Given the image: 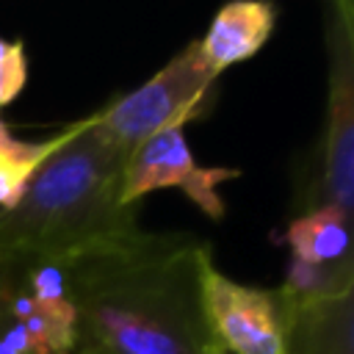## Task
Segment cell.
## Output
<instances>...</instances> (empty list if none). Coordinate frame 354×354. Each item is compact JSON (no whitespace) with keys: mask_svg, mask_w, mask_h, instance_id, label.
Segmentation results:
<instances>
[{"mask_svg":"<svg viewBox=\"0 0 354 354\" xmlns=\"http://www.w3.org/2000/svg\"><path fill=\"white\" fill-rule=\"evenodd\" d=\"M210 243L185 232L133 241L69 263L75 354H205L218 346L202 307Z\"/></svg>","mask_w":354,"mask_h":354,"instance_id":"1","label":"cell"},{"mask_svg":"<svg viewBox=\"0 0 354 354\" xmlns=\"http://www.w3.org/2000/svg\"><path fill=\"white\" fill-rule=\"evenodd\" d=\"M124 155L97 130V111L72 122L11 210H0V260L75 263L133 241L138 205L122 202Z\"/></svg>","mask_w":354,"mask_h":354,"instance_id":"2","label":"cell"},{"mask_svg":"<svg viewBox=\"0 0 354 354\" xmlns=\"http://www.w3.org/2000/svg\"><path fill=\"white\" fill-rule=\"evenodd\" d=\"M216 77L199 53V41H191L147 83L100 108L97 130L127 158L144 138L199 119Z\"/></svg>","mask_w":354,"mask_h":354,"instance_id":"3","label":"cell"},{"mask_svg":"<svg viewBox=\"0 0 354 354\" xmlns=\"http://www.w3.org/2000/svg\"><path fill=\"white\" fill-rule=\"evenodd\" d=\"M351 3L329 6V102L321 138V174L315 205L354 207V22ZM313 205V207H315Z\"/></svg>","mask_w":354,"mask_h":354,"instance_id":"4","label":"cell"},{"mask_svg":"<svg viewBox=\"0 0 354 354\" xmlns=\"http://www.w3.org/2000/svg\"><path fill=\"white\" fill-rule=\"evenodd\" d=\"M202 307L213 340L227 354H288V301L279 290L252 288L202 263Z\"/></svg>","mask_w":354,"mask_h":354,"instance_id":"5","label":"cell"},{"mask_svg":"<svg viewBox=\"0 0 354 354\" xmlns=\"http://www.w3.org/2000/svg\"><path fill=\"white\" fill-rule=\"evenodd\" d=\"M183 130L185 127H166L127 152L122 171V202L138 205L149 191L177 188L207 218L221 221L227 207L218 188L221 183L241 177V171L224 166H199Z\"/></svg>","mask_w":354,"mask_h":354,"instance_id":"6","label":"cell"},{"mask_svg":"<svg viewBox=\"0 0 354 354\" xmlns=\"http://www.w3.org/2000/svg\"><path fill=\"white\" fill-rule=\"evenodd\" d=\"M277 8L263 0H235L216 11L207 33L199 39L205 64L221 75L238 61L252 58L271 36Z\"/></svg>","mask_w":354,"mask_h":354,"instance_id":"7","label":"cell"},{"mask_svg":"<svg viewBox=\"0 0 354 354\" xmlns=\"http://www.w3.org/2000/svg\"><path fill=\"white\" fill-rule=\"evenodd\" d=\"M282 296L288 301V354H351V290L313 301Z\"/></svg>","mask_w":354,"mask_h":354,"instance_id":"8","label":"cell"},{"mask_svg":"<svg viewBox=\"0 0 354 354\" xmlns=\"http://www.w3.org/2000/svg\"><path fill=\"white\" fill-rule=\"evenodd\" d=\"M290 257L313 266H348V213L337 205H315L288 224Z\"/></svg>","mask_w":354,"mask_h":354,"instance_id":"9","label":"cell"},{"mask_svg":"<svg viewBox=\"0 0 354 354\" xmlns=\"http://www.w3.org/2000/svg\"><path fill=\"white\" fill-rule=\"evenodd\" d=\"M69 130H72V124L39 144H30V141L14 138L8 124L0 119V210H11L19 202L28 183L33 180V174L66 141Z\"/></svg>","mask_w":354,"mask_h":354,"instance_id":"10","label":"cell"},{"mask_svg":"<svg viewBox=\"0 0 354 354\" xmlns=\"http://www.w3.org/2000/svg\"><path fill=\"white\" fill-rule=\"evenodd\" d=\"M28 83V58L22 41L0 39V108L8 105Z\"/></svg>","mask_w":354,"mask_h":354,"instance_id":"11","label":"cell"},{"mask_svg":"<svg viewBox=\"0 0 354 354\" xmlns=\"http://www.w3.org/2000/svg\"><path fill=\"white\" fill-rule=\"evenodd\" d=\"M205 354H227V351H224L221 346H213V348H210V351H205Z\"/></svg>","mask_w":354,"mask_h":354,"instance_id":"12","label":"cell"}]
</instances>
